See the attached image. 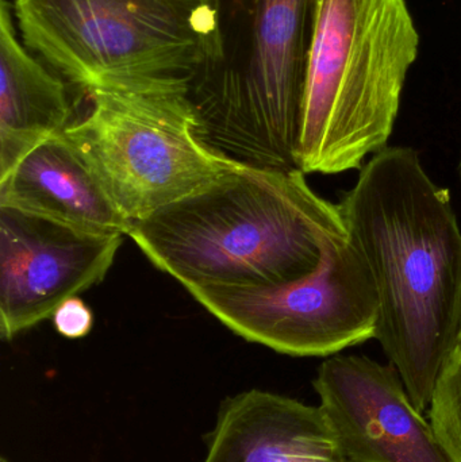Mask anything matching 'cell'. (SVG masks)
<instances>
[{
  "label": "cell",
  "instance_id": "15",
  "mask_svg": "<svg viewBox=\"0 0 461 462\" xmlns=\"http://www.w3.org/2000/svg\"><path fill=\"white\" fill-rule=\"evenodd\" d=\"M457 346H461V328H460V333H459V338H457L456 346H455V347H457Z\"/></svg>",
  "mask_w": 461,
  "mask_h": 462
},
{
  "label": "cell",
  "instance_id": "6",
  "mask_svg": "<svg viewBox=\"0 0 461 462\" xmlns=\"http://www.w3.org/2000/svg\"><path fill=\"white\" fill-rule=\"evenodd\" d=\"M89 108L64 134L130 224L243 165L199 137L186 92H87Z\"/></svg>",
  "mask_w": 461,
  "mask_h": 462
},
{
  "label": "cell",
  "instance_id": "3",
  "mask_svg": "<svg viewBox=\"0 0 461 462\" xmlns=\"http://www.w3.org/2000/svg\"><path fill=\"white\" fill-rule=\"evenodd\" d=\"M420 34L406 0H316L298 168L362 170L387 148Z\"/></svg>",
  "mask_w": 461,
  "mask_h": 462
},
{
  "label": "cell",
  "instance_id": "17",
  "mask_svg": "<svg viewBox=\"0 0 461 462\" xmlns=\"http://www.w3.org/2000/svg\"><path fill=\"white\" fill-rule=\"evenodd\" d=\"M0 462H8L7 460H5V458H2V461Z\"/></svg>",
  "mask_w": 461,
  "mask_h": 462
},
{
  "label": "cell",
  "instance_id": "9",
  "mask_svg": "<svg viewBox=\"0 0 461 462\" xmlns=\"http://www.w3.org/2000/svg\"><path fill=\"white\" fill-rule=\"evenodd\" d=\"M313 385L343 462H454L392 364L330 356Z\"/></svg>",
  "mask_w": 461,
  "mask_h": 462
},
{
  "label": "cell",
  "instance_id": "12",
  "mask_svg": "<svg viewBox=\"0 0 461 462\" xmlns=\"http://www.w3.org/2000/svg\"><path fill=\"white\" fill-rule=\"evenodd\" d=\"M64 79L19 42L13 3L0 2V179L72 124Z\"/></svg>",
  "mask_w": 461,
  "mask_h": 462
},
{
  "label": "cell",
  "instance_id": "1",
  "mask_svg": "<svg viewBox=\"0 0 461 462\" xmlns=\"http://www.w3.org/2000/svg\"><path fill=\"white\" fill-rule=\"evenodd\" d=\"M337 205L378 293L375 339L414 406L427 411L461 328V229L451 192L414 149L387 146Z\"/></svg>",
  "mask_w": 461,
  "mask_h": 462
},
{
  "label": "cell",
  "instance_id": "7",
  "mask_svg": "<svg viewBox=\"0 0 461 462\" xmlns=\"http://www.w3.org/2000/svg\"><path fill=\"white\" fill-rule=\"evenodd\" d=\"M192 296L246 341L295 357H330L375 339L379 299L348 236L325 247L318 269L275 287L199 288Z\"/></svg>",
  "mask_w": 461,
  "mask_h": 462
},
{
  "label": "cell",
  "instance_id": "14",
  "mask_svg": "<svg viewBox=\"0 0 461 462\" xmlns=\"http://www.w3.org/2000/svg\"><path fill=\"white\" fill-rule=\"evenodd\" d=\"M54 328L65 338H83L91 331L94 325V315L89 307L78 296L65 300L59 309L54 311Z\"/></svg>",
  "mask_w": 461,
  "mask_h": 462
},
{
  "label": "cell",
  "instance_id": "16",
  "mask_svg": "<svg viewBox=\"0 0 461 462\" xmlns=\"http://www.w3.org/2000/svg\"><path fill=\"white\" fill-rule=\"evenodd\" d=\"M459 178H460V181H461V157H460V162H459Z\"/></svg>",
  "mask_w": 461,
  "mask_h": 462
},
{
  "label": "cell",
  "instance_id": "8",
  "mask_svg": "<svg viewBox=\"0 0 461 462\" xmlns=\"http://www.w3.org/2000/svg\"><path fill=\"white\" fill-rule=\"evenodd\" d=\"M124 234L94 233L0 206V336L5 341L103 282Z\"/></svg>",
  "mask_w": 461,
  "mask_h": 462
},
{
  "label": "cell",
  "instance_id": "4",
  "mask_svg": "<svg viewBox=\"0 0 461 462\" xmlns=\"http://www.w3.org/2000/svg\"><path fill=\"white\" fill-rule=\"evenodd\" d=\"M316 0H219L217 59L189 97L200 140L243 167L297 162Z\"/></svg>",
  "mask_w": 461,
  "mask_h": 462
},
{
  "label": "cell",
  "instance_id": "11",
  "mask_svg": "<svg viewBox=\"0 0 461 462\" xmlns=\"http://www.w3.org/2000/svg\"><path fill=\"white\" fill-rule=\"evenodd\" d=\"M0 206L94 233L126 236L132 225L65 134L35 146L0 179Z\"/></svg>",
  "mask_w": 461,
  "mask_h": 462
},
{
  "label": "cell",
  "instance_id": "10",
  "mask_svg": "<svg viewBox=\"0 0 461 462\" xmlns=\"http://www.w3.org/2000/svg\"><path fill=\"white\" fill-rule=\"evenodd\" d=\"M205 462H343L321 407L252 390L222 404Z\"/></svg>",
  "mask_w": 461,
  "mask_h": 462
},
{
  "label": "cell",
  "instance_id": "2",
  "mask_svg": "<svg viewBox=\"0 0 461 462\" xmlns=\"http://www.w3.org/2000/svg\"><path fill=\"white\" fill-rule=\"evenodd\" d=\"M300 170L237 167L141 221L126 236L187 291L275 287L318 269L346 238L337 203Z\"/></svg>",
  "mask_w": 461,
  "mask_h": 462
},
{
  "label": "cell",
  "instance_id": "13",
  "mask_svg": "<svg viewBox=\"0 0 461 462\" xmlns=\"http://www.w3.org/2000/svg\"><path fill=\"white\" fill-rule=\"evenodd\" d=\"M429 420L451 460L461 462V346L455 347L438 376Z\"/></svg>",
  "mask_w": 461,
  "mask_h": 462
},
{
  "label": "cell",
  "instance_id": "5",
  "mask_svg": "<svg viewBox=\"0 0 461 462\" xmlns=\"http://www.w3.org/2000/svg\"><path fill=\"white\" fill-rule=\"evenodd\" d=\"M23 45L84 94H189L217 59L219 0H14Z\"/></svg>",
  "mask_w": 461,
  "mask_h": 462
}]
</instances>
